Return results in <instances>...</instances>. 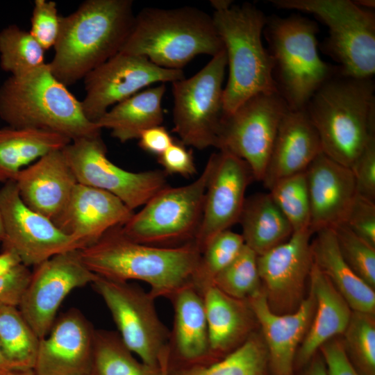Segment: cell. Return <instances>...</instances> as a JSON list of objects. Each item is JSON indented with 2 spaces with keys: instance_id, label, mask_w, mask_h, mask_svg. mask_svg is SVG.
<instances>
[{
  "instance_id": "1",
  "label": "cell",
  "mask_w": 375,
  "mask_h": 375,
  "mask_svg": "<svg viewBox=\"0 0 375 375\" xmlns=\"http://www.w3.org/2000/svg\"><path fill=\"white\" fill-rule=\"evenodd\" d=\"M122 226L104 233L96 242L80 249L87 267L97 276L118 281H142L155 299L169 300L193 283L201 251L194 242L176 247H158L135 242Z\"/></svg>"
},
{
  "instance_id": "2",
  "label": "cell",
  "mask_w": 375,
  "mask_h": 375,
  "mask_svg": "<svg viewBox=\"0 0 375 375\" xmlns=\"http://www.w3.org/2000/svg\"><path fill=\"white\" fill-rule=\"evenodd\" d=\"M131 0H87L60 16L53 75L67 87L119 53L133 24Z\"/></svg>"
},
{
  "instance_id": "3",
  "label": "cell",
  "mask_w": 375,
  "mask_h": 375,
  "mask_svg": "<svg viewBox=\"0 0 375 375\" xmlns=\"http://www.w3.org/2000/svg\"><path fill=\"white\" fill-rule=\"evenodd\" d=\"M318 133L322 152L351 167L375 133V84L340 71L313 94L305 108Z\"/></svg>"
},
{
  "instance_id": "4",
  "label": "cell",
  "mask_w": 375,
  "mask_h": 375,
  "mask_svg": "<svg viewBox=\"0 0 375 375\" xmlns=\"http://www.w3.org/2000/svg\"><path fill=\"white\" fill-rule=\"evenodd\" d=\"M210 2L215 10L212 18L228 67L224 110L231 113L256 94L278 92L272 59L262 41L267 16L250 3L238 6L228 0Z\"/></svg>"
},
{
  "instance_id": "5",
  "label": "cell",
  "mask_w": 375,
  "mask_h": 375,
  "mask_svg": "<svg viewBox=\"0 0 375 375\" xmlns=\"http://www.w3.org/2000/svg\"><path fill=\"white\" fill-rule=\"evenodd\" d=\"M224 49L212 16L185 6L141 10L120 52L144 56L163 68L182 69L198 55L212 57Z\"/></svg>"
},
{
  "instance_id": "6",
  "label": "cell",
  "mask_w": 375,
  "mask_h": 375,
  "mask_svg": "<svg viewBox=\"0 0 375 375\" xmlns=\"http://www.w3.org/2000/svg\"><path fill=\"white\" fill-rule=\"evenodd\" d=\"M0 118L8 126L54 132L72 141L101 133L81 101L52 74L49 63L0 86Z\"/></svg>"
},
{
  "instance_id": "7",
  "label": "cell",
  "mask_w": 375,
  "mask_h": 375,
  "mask_svg": "<svg viewBox=\"0 0 375 375\" xmlns=\"http://www.w3.org/2000/svg\"><path fill=\"white\" fill-rule=\"evenodd\" d=\"M315 21L299 15L267 17L262 35L273 62L276 90L289 110L306 108L317 90L339 70L318 52Z\"/></svg>"
},
{
  "instance_id": "8",
  "label": "cell",
  "mask_w": 375,
  "mask_h": 375,
  "mask_svg": "<svg viewBox=\"0 0 375 375\" xmlns=\"http://www.w3.org/2000/svg\"><path fill=\"white\" fill-rule=\"evenodd\" d=\"M279 9L314 15L328 28L321 46L342 74L372 78L375 73V15L351 0H270Z\"/></svg>"
},
{
  "instance_id": "9",
  "label": "cell",
  "mask_w": 375,
  "mask_h": 375,
  "mask_svg": "<svg viewBox=\"0 0 375 375\" xmlns=\"http://www.w3.org/2000/svg\"><path fill=\"white\" fill-rule=\"evenodd\" d=\"M212 167V154L196 180L179 187L167 185L134 213L121 226L124 234L135 242L158 247H176L194 242Z\"/></svg>"
},
{
  "instance_id": "10",
  "label": "cell",
  "mask_w": 375,
  "mask_h": 375,
  "mask_svg": "<svg viewBox=\"0 0 375 375\" xmlns=\"http://www.w3.org/2000/svg\"><path fill=\"white\" fill-rule=\"evenodd\" d=\"M226 67L224 49L192 76L172 83L173 131L185 145L198 149L216 147L224 115L223 82Z\"/></svg>"
},
{
  "instance_id": "11",
  "label": "cell",
  "mask_w": 375,
  "mask_h": 375,
  "mask_svg": "<svg viewBox=\"0 0 375 375\" xmlns=\"http://www.w3.org/2000/svg\"><path fill=\"white\" fill-rule=\"evenodd\" d=\"M289 108L278 92L256 94L224 113L216 148L244 160L262 181L280 123Z\"/></svg>"
},
{
  "instance_id": "12",
  "label": "cell",
  "mask_w": 375,
  "mask_h": 375,
  "mask_svg": "<svg viewBox=\"0 0 375 375\" xmlns=\"http://www.w3.org/2000/svg\"><path fill=\"white\" fill-rule=\"evenodd\" d=\"M62 152L78 183L115 195L132 210L167 186L163 170L132 172L111 162L101 133L71 141Z\"/></svg>"
},
{
  "instance_id": "13",
  "label": "cell",
  "mask_w": 375,
  "mask_h": 375,
  "mask_svg": "<svg viewBox=\"0 0 375 375\" xmlns=\"http://www.w3.org/2000/svg\"><path fill=\"white\" fill-rule=\"evenodd\" d=\"M92 284L110 312L124 344L141 361L158 367L170 332L158 315L156 299L128 281L98 276Z\"/></svg>"
},
{
  "instance_id": "14",
  "label": "cell",
  "mask_w": 375,
  "mask_h": 375,
  "mask_svg": "<svg viewBox=\"0 0 375 375\" xmlns=\"http://www.w3.org/2000/svg\"><path fill=\"white\" fill-rule=\"evenodd\" d=\"M185 78L182 69L159 67L144 56L119 52L83 78L85 94L81 101L84 115L95 124L110 106L156 83Z\"/></svg>"
},
{
  "instance_id": "15",
  "label": "cell",
  "mask_w": 375,
  "mask_h": 375,
  "mask_svg": "<svg viewBox=\"0 0 375 375\" xmlns=\"http://www.w3.org/2000/svg\"><path fill=\"white\" fill-rule=\"evenodd\" d=\"M0 214L4 233L2 249L14 251L28 267L56 254L83 248L51 219L25 205L15 181L3 183L0 188Z\"/></svg>"
},
{
  "instance_id": "16",
  "label": "cell",
  "mask_w": 375,
  "mask_h": 375,
  "mask_svg": "<svg viewBox=\"0 0 375 375\" xmlns=\"http://www.w3.org/2000/svg\"><path fill=\"white\" fill-rule=\"evenodd\" d=\"M34 267L18 308L42 339L50 331L67 294L92 284L98 276L84 264L80 249L56 254Z\"/></svg>"
},
{
  "instance_id": "17",
  "label": "cell",
  "mask_w": 375,
  "mask_h": 375,
  "mask_svg": "<svg viewBox=\"0 0 375 375\" xmlns=\"http://www.w3.org/2000/svg\"><path fill=\"white\" fill-rule=\"evenodd\" d=\"M313 234L310 228L294 231L285 242L258 256L262 290L269 308L276 314L295 311L305 299L313 263Z\"/></svg>"
},
{
  "instance_id": "18",
  "label": "cell",
  "mask_w": 375,
  "mask_h": 375,
  "mask_svg": "<svg viewBox=\"0 0 375 375\" xmlns=\"http://www.w3.org/2000/svg\"><path fill=\"white\" fill-rule=\"evenodd\" d=\"M213 167L194 243L201 251L217 234L238 223L248 185L254 179L249 165L224 151L212 153Z\"/></svg>"
},
{
  "instance_id": "19",
  "label": "cell",
  "mask_w": 375,
  "mask_h": 375,
  "mask_svg": "<svg viewBox=\"0 0 375 375\" xmlns=\"http://www.w3.org/2000/svg\"><path fill=\"white\" fill-rule=\"evenodd\" d=\"M94 331L80 310L62 314L40 340L35 375H90Z\"/></svg>"
},
{
  "instance_id": "20",
  "label": "cell",
  "mask_w": 375,
  "mask_h": 375,
  "mask_svg": "<svg viewBox=\"0 0 375 375\" xmlns=\"http://www.w3.org/2000/svg\"><path fill=\"white\" fill-rule=\"evenodd\" d=\"M247 301L267 349L269 375H294L295 357L315 310L312 291L295 311L283 315L271 310L262 290Z\"/></svg>"
},
{
  "instance_id": "21",
  "label": "cell",
  "mask_w": 375,
  "mask_h": 375,
  "mask_svg": "<svg viewBox=\"0 0 375 375\" xmlns=\"http://www.w3.org/2000/svg\"><path fill=\"white\" fill-rule=\"evenodd\" d=\"M305 174L310 206V228L313 233L344 224L358 195L351 167L322 152Z\"/></svg>"
},
{
  "instance_id": "22",
  "label": "cell",
  "mask_w": 375,
  "mask_h": 375,
  "mask_svg": "<svg viewBox=\"0 0 375 375\" xmlns=\"http://www.w3.org/2000/svg\"><path fill=\"white\" fill-rule=\"evenodd\" d=\"M133 214L115 195L78 183L53 223L85 247L96 242L108 230L125 224Z\"/></svg>"
},
{
  "instance_id": "23",
  "label": "cell",
  "mask_w": 375,
  "mask_h": 375,
  "mask_svg": "<svg viewBox=\"0 0 375 375\" xmlns=\"http://www.w3.org/2000/svg\"><path fill=\"white\" fill-rule=\"evenodd\" d=\"M15 182L25 205L53 222L65 208L78 183L62 149L50 152L22 169Z\"/></svg>"
},
{
  "instance_id": "24",
  "label": "cell",
  "mask_w": 375,
  "mask_h": 375,
  "mask_svg": "<svg viewBox=\"0 0 375 375\" xmlns=\"http://www.w3.org/2000/svg\"><path fill=\"white\" fill-rule=\"evenodd\" d=\"M174 308L173 328L168 342L169 365H206L212 362L203 300L192 283L169 299Z\"/></svg>"
},
{
  "instance_id": "25",
  "label": "cell",
  "mask_w": 375,
  "mask_h": 375,
  "mask_svg": "<svg viewBox=\"0 0 375 375\" xmlns=\"http://www.w3.org/2000/svg\"><path fill=\"white\" fill-rule=\"evenodd\" d=\"M322 152L306 110H289L280 123L261 182L269 190L277 181L304 172Z\"/></svg>"
},
{
  "instance_id": "26",
  "label": "cell",
  "mask_w": 375,
  "mask_h": 375,
  "mask_svg": "<svg viewBox=\"0 0 375 375\" xmlns=\"http://www.w3.org/2000/svg\"><path fill=\"white\" fill-rule=\"evenodd\" d=\"M197 289L205 306L212 362L243 344L258 324L247 300L232 297L212 283Z\"/></svg>"
},
{
  "instance_id": "27",
  "label": "cell",
  "mask_w": 375,
  "mask_h": 375,
  "mask_svg": "<svg viewBox=\"0 0 375 375\" xmlns=\"http://www.w3.org/2000/svg\"><path fill=\"white\" fill-rule=\"evenodd\" d=\"M308 280L315 299V310L298 349L294 372L307 364L324 343L343 334L352 312L346 300L314 263Z\"/></svg>"
},
{
  "instance_id": "28",
  "label": "cell",
  "mask_w": 375,
  "mask_h": 375,
  "mask_svg": "<svg viewBox=\"0 0 375 375\" xmlns=\"http://www.w3.org/2000/svg\"><path fill=\"white\" fill-rule=\"evenodd\" d=\"M315 233L310 243L313 263L330 280L352 310L374 314V289L344 260L333 229L322 228Z\"/></svg>"
},
{
  "instance_id": "29",
  "label": "cell",
  "mask_w": 375,
  "mask_h": 375,
  "mask_svg": "<svg viewBox=\"0 0 375 375\" xmlns=\"http://www.w3.org/2000/svg\"><path fill=\"white\" fill-rule=\"evenodd\" d=\"M166 87L160 83L142 90L109 109L95 124L111 131L121 142L138 139L144 130L163 122L162 101Z\"/></svg>"
},
{
  "instance_id": "30",
  "label": "cell",
  "mask_w": 375,
  "mask_h": 375,
  "mask_svg": "<svg viewBox=\"0 0 375 375\" xmlns=\"http://www.w3.org/2000/svg\"><path fill=\"white\" fill-rule=\"evenodd\" d=\"M71 140L35 128H0V183L15 181L19 172L44 155L62 150Z\"/></svg>"
},
{
  "instance_id": "31",
  "label": "cell",
  "mask_w": 375,
  "mask_h": 375,
  "mask_svg": "<svg viewBox=\"0 0 375 375\" xmlns=\"http://www.w3.org/2000/svg\"><path fill=\"white\" fill-rule=\"evenodd\" d=\"M238 223L244 244L257 256L285 242L293 228L269 193H256L245 199Z\"/></svg>"
},
{
  "instance_id": "32",
  "label": "cell",
  "mask_w": 375,
  "mask_h": 375,
  "mask_svg": "<svg viewBox=\"0 0 375 375\" xmlns=\"http://www.w3.org/2000/svg\"><path fill=\"white\" fill-rule=\"evenodd\" d=\"M167 375H269L268 352L258 329L237 349L211 363L169 365L167 362Z\"/></svg>"
},
{
  "instance_id": "33",
  "label": "cell",
  "mask_w": 375,
  "mask_h": 375,
  "mask_svg": "<svg viewBox=\"0 0 375 375\" xmlns=\"http://www.w3.org/2000/svg\"><path fill=\"white\" fill-rule=\"evenodd\" d=\"M40 340L17 306L0 305V345L13 369H33Z\"/></svg>"
},
{
  "instance_id": "34",
  "label": "cell",
  "mask_w": 375,
  "mask_h": 375,
  "mask_svg": "<svg viewBox=\"0 0 375 375\" xmlns=\"http://www.w3.org/2000/svg\"><path fill=\"white\" fill-rule=\"evenodd\" d=\"M90 375H161L158 367L138 360L118 333L95 330Z\"/></svg>"
},
{
  "instance_id": "35",
  "label": "cell",
  "mask_w": 375,
  "mask_h": 375,
  "mask_svg": "<svg viewBox=\"0 0 375 375\" xmlns=\"http://www.w3.org/2000/svg\"><path fill=\"white\" fill-rule=\"evenodd\" d=\"M44 52L29 31L15 24L0 30V66L11 76H24L44 66Z\"/></svg>"
},
{
  "instance_id": "36",
  "label": "cell",
  "mask_w": 375,
  "mask_h": 375,
  "mask_svg": "<svg viewBox=\"0 0 375 375\" xmlns=\"http://www.w3.org/2000/svg\"><path fill=\"white\" fill-rule=\"evenodd\" d=\"M342 341L346 354L360 375H375L374 314L352 310Z\"/></svg>"
},
{
  "instance_id": "37",
  "label": "cell",
  "mask_w": 375,
  "mask_h": 375,
  "mask_svg": "<svg viewBox=\"0 0 375 375\" xmlns=\"http://www.w3.org/2000/svg\"><path fill=\"white\" fill-rule=\"evenodd\" d=\"M257 254L244 245L239 255L214 278L212 284L225 294L248 300L262 291Z\"/></svg>"
},
{
  "instance_id": "38",
  "label": "cell",
  "mask_w": 375,
  "mask_h": 375,
  "mask_svg": "<svg viewBox=\"0 0 375 375\" xmlns=\"http://www.w3.org/2000/svg\"><path fill=\"white\" fill-rule=\"evenodd\" d=\"M269 190L293 232L310 228V206L305 171L277 181Z\"/></svg>"
},
{
  "instance_id": "39",
  "label": "cell",
  "mask_w": 375,
  "mask_h": 375,
  "mask_svg": "<svg viewBox=\"0 0 375 375\" xmlns=\"http://www.w3.org/2000/svg\"><path fill=\"white\" fill-rule=\"evenodd\" d=\"M244 245L242 235L229 229L215 236L201 253L193 284L199 288L212 283L215 277L234 260Z\"/></svg>"
},
{
  "instance_id": "40",
  "label": "cell",
  "mask_w": 375,
  "mask_h": 375,
  "mask_svg": "<svg viewBox=\"0 0 375 375\" xmlns=\"http://www.w3.org/2000/svg\"><path fill=\"white\" fill-rule=\"evenodd\" d=\"M340 251L352 270L375 288V247L355 235L344 224L333 228Z\"/></svg>"
},
{
  "instance_id": "41",
  "label": "cell",
  "mask_w": 375,
  "mask_h": 375,
  "mask_svg": "<svg viewBox=\"0 0 375 375\" xmlns=\"http://www.w3.org/2000/svg\"><path fill=\"white\" fill-rule=\"evenodd\" d=\"M60 19L56 2L34 1L28 31L45 51L54 47L56 43L60 31Z\"/></svg>"
},
{
  "instance_id": "42",
  "label": "cell",
  "mask_w": 375,
  "mask_h": 375,
  "mask_svg": "<svg viewBox=\"0 0 375 375\" xmlns=\"http://www.w3.org/2000/svg\"><path fill=\"white\" fill-rule=\"evenodd\" d=\"M344 224L358 238L375 247V201L358 194Z\"/></svg>"
},
{
  "instance_id": "43",
  "label": "cell",
  "mask_w": 375,
  "mask_h": 375,
  "mask_svg": "<svg viewBox=\"0 0 375 375\" xmlns=\"http://www.w3.org/2000/svg\"><path fill=\"white\" fill-rule=\"evenodd\" d=\"M351 169L357 194L375 201V133L370 136Z\"/></svg>"
},
{
  "instance_id": "44",
  "label": "cell",
  "mask_w": 375,
  "mask_h": 375,
  "mask_svg": "<svg viewBox=\"0 0 375 375\" xmlns=\"http://www.w3.org/2000/svg\"><path fill=\"white\" fill-rule=\"evenodd\" d=\"M182 142L174 140L159 156L158 162L167 174H178L188 178L197 173V168L191 150Z\"/></svg>"
},
{
  "instance_id": "45",
  "label": "cell",
  "mask_w": 375,
  "mask_h": 375,
  "mask_svg": "<svg viewBox=\"0 0 375 375\" xmlns=\"http://www.w3.org/2000/svg\"><path fill=\"white\" fill-rule=\"evenodd\" d=\"M318 351L324 361L328 375H360L349 361L341 338L330 339Z\"/></svg>"
},
{
  "instance_id": "46",
  "label": "cell",
  "mask_w": 375,
  "mask_h": 375,
  "mask_svg": "<svg viewBox=\"0 0 375 375\" xmlns=\"http://www.w3.org/2000/svg\"><path fill=\"white\" fill-rule=\"evenodd\" d=\"M31 276L29 268L21 264L8 274L0 277V305L18 307Z\"/></svg>"
},
{
  "instance_id": "47",
  "label": "cell",
  "mask_w": 375,
  "mask_h": 375,
  "mask_svg": "<svg viewBox=\"0 0 375 375\" xmlns=\"http://www.w3.org/2000/svg\"><path fill=\"white\" fill-rule=\"evenodd\" d=\"M174 141L167 129L161 126L150 127L141 133L138 145L144 151L160 156Z\"/></svg>"
},
{
  "instance_id": "48",
  "label": "cell",
  "mask_w": 375,
  "mask_h": 375,
  "mask_svg": "<svg viewBox=\"0 0 375 375\" xmlns=\"http://www.w3.org/2000/svg\"><path fill=\"white\" fill-rule=\"evenodd\" d=\"M294 375H328L320 353L318 351L307 364L295 371Z\"/></svg>"
},
{
  "instance_id": "49",
  "label": "cell",
  "mask_w": 375,
  "mask_h": 375,
  "mask_svg": "<svg viewBox=\"0 0 375 375\" xmlns=\"http://www.w3.org/2000/svg\"><path fill=\"white\" fill-rule=\"evenodd\" d=\"M21 264L17 253L8 249H2L0 253V277L8 274Z\"/></svg>"
},
{
  "instance_id": "50",
  "label": "cell",
  "mask_w": 375,
  "mask_h": 375,
  "mask_svg": "<svg viewBox=\"0 0 375 375\" xmlns=\"http://www.w3.org/2000/svg\"><path fill=\"white\" fill-rule=\"evenodd\" d=\"M0 375H35L33 369L20 370L0 367Z\"/></svg>"
},
{
  "instance_id": "51",
  "label": "cell",
  "mask_w": 375,
  "mask_h": 375,
  "mask_svg": "<svg viewBox=\"0 0 375 375\" xmlns=\"http://www.w3.org/2000/svg\"><path fill=\"white\" fill-rule=\"evenodd\" d=\"M168 358V347H166L160 353L159 358V366L161 375H167V365Z\"/></svg>"
},
{
  "instance_id": "52",
  "label": "cell",
  "mask_w": 375,
  "mask_h": 375,
  "mask_svg": "<svg viewBox=\"0 0 375 375\" xmlns=\"http://www.w3.org/2000/svg\"><path fill=\"white\" fill-rule=\"evenodd\" d=\"M353 2L360 8L372 10L375 8V1L374 0H356Z\"/></svg>"
},
{
  "instance_id": "53",
  "label": "cell",
  "mask_w": 375,
  "mask_h": 375,
  "mask_svg": "<svg viewBox=\"0 0 375 375\" xmlns=\"http://www.w3.org/2000/svg\"><path fill=\"white\" fill-rule=\"evenodd\" d=\"M0 367L13 369L10 363L8 361V360L4 356L1 345H0Z\"/></svg>"
},
{
  "instance_id": "54",
  "label": "cell",
  "mask_w": 375,
  "mask_h": 375,
  "mask_svg": "<svg viewBox=\"0 0 375 375\" xmlns=\"http://www.w3.org/2000/svg\"><path fill=\"white\" fill-rule=\"evenodd\" d=\"M4 237L1 217L0 214V243L1 244Z\"/></svg>"
}]
</instances>
